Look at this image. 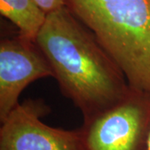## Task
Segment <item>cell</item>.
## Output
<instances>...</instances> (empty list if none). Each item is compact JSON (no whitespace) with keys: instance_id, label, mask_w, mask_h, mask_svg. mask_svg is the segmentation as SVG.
<instances>
[{"instance_id":"cell-1","label":"cell","mask_w":150,"mask_h":150,"mask_svg":"<svg viewBox=\"0 0 150 150\" xmlns=\"http://www.w3.org/2000/svg\"><path fill=\"white\" fill-rule=\"evenodd\" d=\"M35 43L48 59L63 95L83 120L111 108L131 88L121 68L66 7L48 13Z\"/></svg>"},{"instance_id":"cell-2","label":"cell","mask_w":150,"mask_h":150,"mask_svg":"<svg viewBox=\"0 0 150 150\" xmlns=\"http://www.w3.org/2000/svg\"><path fill=\"white\" fill-rule=\"evenodd\" d=\"M123 70L130 88L150 94V0H64Z\"/></svg>"},{"instance_id":"cell-3","label":"cell","mask_w":150,"mask_h":150,"mask_svg":"<svg viewBox=\"0 0 150 150\" xmlns=\"http://www.w3.org/2000/svg\"><path fill=\"white\" fill-rule=\"evenodd\" d=\"M77 131L82 150H146L150 94L131 89L115 106L83 120Z\"/></svg>"},{"instance_id":"cell-4","label":"cell","mask_w":150,"mask_h":150,"mask_svg":"<svg viewBox=\"0 0 150 150\" xmlns=\"http://www.w3.org/2000/svg\"><path fill=\"white\" fill-rule=\"evenodd\" d=\"M50 111L42 99L18 103L1 122L0 150H82L77 129L54 128L40 120Z\"/></svg>"},{"instance_id":"cell-5","label":"cell","mask_w":150,"mask_h":150,"mask_svg":"<svg viewBox=\"0 0 150 150\" xmlns=\"http://www.w3.org/2000/svg\"><path fill=\"white\" fill-rule=\"evenodd\" d=\"M54 77L48 59L35 42L22 37L0 42V122L19 103L22 91L34 81Z\"/></svg>"},{"instance_id":"cell-6","label":"cell","mask_w":150,"mask_h":150,"mask_svg":"<svg viewBox=\"0 0 150 150\" xmlns=\"http://www.w3.org/2000/svg\"><path fill=\"white\" fill-rule=\"evenodd\" d=\"M0 13L18 28L20 36L33 42L48 15L34 0H0Z\"/></svg>"},{"instance_id":"cell-7","label":"cell","mask_w":150,"mask_h":150,"mask_svg":"<svg viewBox=\"0 0 150 150\" xmlns=\"http://www.w3.org/2000/svg\"><path fill=\"white\" fill-rule=\"evenodd\" d=\"M34 1L47 13H49L53 11L59 9L66 6L64 0H34Z\"/></svg>"},{"instance_id":"cell-8","label":"cell","mask_w":150,"mask_h":150,"mask_svg":"<svg viewBox=\"0 0 150 150\" xmlns=\"http://www.w3.org/2000/svg\"><path fill=\"white\" fill-rule=\"evenodd\" d=\"M146 150H150V134L149 136V139H148V143H147V148Z\"/></svg>"}]
</instances>
